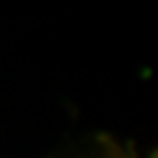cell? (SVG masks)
Here are the masks:
<instances>
[{
    "label": "cell",
    "mask_w": 158,
    "mask_h": 158,
    "mask_svg": "<svg viewBox=\"0 0 158 158\" xmlns=\"http://www.w3.org/2000/svg\"><path fill=\"white\" fill-rule=\"evenodd\" d=\"M105 141H107V145H103V149L107 151L105 158H139L131 145L126 147V149H120V145L114 143V141H110L109 137H105Z\"/></svg>",
    "instance_id": "obj_1"
}]
</instances>
